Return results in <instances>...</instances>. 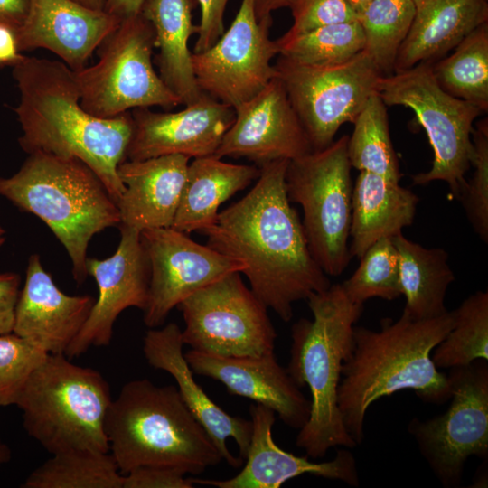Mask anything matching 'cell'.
<instances>
[{"instance_id": "6da1fadb", "label": "cell", "mask_w": 488, "mask_h": 488, "mask_svg": "<svg viewBox=\"0 0 488 488\" xmlns=\"http://www.w3.org/2000/svg\"><path fill=\"white\" fill-rule=\"evenodd\" d=\"M288 162L262 164L253 188L201 231L209 247L245 264L242 273L251 291L284 322L291 320L295 302L332 285L290 205L285 183Z\"/></svg>"}, {"instance_id": "9c48e42d", "label": "cell", "mask_w": 488, "mask_h": 488, "mask_svg": "<svg viewBox=\"0 0 488 488\" xmlns=\"http://www.w3.org/2000/svg\"><path fill=\"white\" fill-rule=\"evenodd\" d=\"M344 135L324 149L289 160L286 191L304 213V232L311 254L327 276H340L352 256V182Z\"/></svg>"}, {"instance_id": "cb8c5ba5", "label": "cell", "mask_w": 488, "mask_h": 488, "mask_svg": "<svg viewBox=\"0 0 488 488\" xmlns=\"http://www.w3.org/2000/svg\"><path fill=\"white\" fill-rule=\"evenodd\" d=\"M189 160L182 155H167L121 162L117 166V175L125 191L117 202L119 225L139 232L172 227Z\"/></svg>"}, {"instance_id": "52a82bcc", "label": "cell", "mask_w": 488, "mask_h": 488, "mask_svg": "<svg viewBox=\"0 0 488 488\" xmlns=\"http://www.w3.org/2000/svg\"><path fill=\"white\" fill-rule=\"evenodd\" d=\"M112 399L99 371L76 365L65 354H48L14 405L23 412L28 435L52 455L108 453L105 421Z\"/></svg>"}, {"instance_id": "277c9868", "label": "cell", "mask_w": 488, "mask_h": 488, "mask_svg": "<svg viewBox=\"0 0 488 488\" xmlns=\"http://www.w3.org/2000/svg\"><path fill=\"white\" fill-rule=\"evenodd\" d=\"M313 319H299L291 329L290 360L286 369L299 388L311 394L310 415L296 439L308 457L322 458L332 447L357 445L345 429L338 408L342 368L354 347L353 328L363 305L353 304L341 284L307 297Z\"/></svg>"}, {"instance_id": "f1b7e54d", "label": "cell", "mask_w": 488, "mask_h": 488, "mask_svg": "<svg viewBox=\"0 0 488 488\" xmlns=\"http://www.w3.org/2000/svg\"><path fill=\"white\" fill-rule=\"evenodd\" d=\"M399 258V277L405 311L413 319L445 314V297L455 274L448 253L442 248H425L402 232L392 237Z\"/></svg>"}, {"instance_id": "5b68a950", "label": "cell", "mask_w": 488, "mask_h": 488, "mask_svg": "<svg viewBox=\"0 0 488 488\" xmlns=\"http://www.w3.org/2000/svg\"><path fill=\"white\" fill-rule=\"evenodd\" d=\"M105 431L119 472L143 466L201 474L221 455L178 389L146 379L127 382L107 413Z\"/></svg>"}, {"instance_id": "83f0119b", "label": "cell", "mask_w": 488, "mask_h": 488, "mask_svg": "<svg viewBox=\"0 0 488 488\" xmlns=\"http://www.w3.org/2000/svg\"><path fill=\"white\" fill-rule=\"evenodd\" d=\"M141 14L154 27L160 78L183 104L196 102L204 93L197 84L188 46L191 35L198 33L192 22V0H145Z\"/></svg>"}, {"instance_id": "f6af8a7d", "label": "cell", "mask_w": 488, "mask_h": 488, "mask_svg": "<svg viewBox=\"0 0 488 488\" xmlns=\"http://www.w3.org/2000/svg\"><path fill=\"white\" fill-rule=\"evenodd\" d=\"M145 0H104L103 10L120 20L141 13Z\"/></svg>"}, {"instance_id": "3957f363", "label": "cell", "mask_w": 488, "mask_h": 488, "mask_svg": "<svg viewBox=\"0 0 488 488\" xmlns=\"http://www.w3.org/2000/svg\"><path fill=\"white\" fill-rule=\"evenodd\" d=\"M453 324V310L420 320L403 311L396 321L382 319L378 331L354 326V347L343 364L337 403L357 446L364 438L367 410L383 397L410 389L427 403L450 399L448 376L436 367L431 353Z\"/></svg>"}, {"instance_id": "7bdbcfd3", "label": "cell", "mask_w": 488, "mask_h": 488, "mask_svg": "<svg viewBox=\"0 0 488 488\" xmlns=\"http://www.w3.org/2000/svg\"><path fill=\"white\" fill-rule=\"evenodd\" d=\"M29 8V0H0V24L14 33L23 24Z\"/></svg>"}, {"instance_id": "d590c367", "label": "cell", "mask_w": 488, "mask_h": 488, "mask_svg": "<svg viewBox=\"0 0 488 488\" xmlns=\"http://www.w3.org/2000/svg\"><path fill=\"white\" fill-rule=\"evenodd\" d=\"M359 259L357 269L341 284L351 302L363 305L374 297L391 301L402 296L399 258L392 238L377 240Z\"/></svg>"}, {"instance_id": "5bb4252c", "label": "cell", "mask_w": 488, "mask_h": 488, "mask_svg": "<svg viewBox=\"0 0 488 488\" xmlns=\"http://www.w3.org/2000/svg\"><path fill=\"white\" fill-rule=\"evenodd\" d=\"M271 21H258L254 0H242L230 28L209 49L192 54L200 89L236 108L259 93L275 77L272 59L279 54L269 38Z\"/></svg>"}, {"instance_id": "e0dca14e", "label": "cell", "mask_w": 488, "mask_h": 488, "mask_svg": "<svg viewBox=\"0 0 488 488\" xmlns=\"http://www.w3.org/2000/svg\"><path fill=\"white\" fill-rule=\"evenodd\" d=\"M235 119L214 156L246 158L256 165L313 152L282 82L275 77L259 93L234 108Z\"/></svg>"}, {"instance_id": "ba28073f", "label": "cell", "mask_w": 488, "mask_h": 488, "mask_svg": "<svg viewBox=\"0 0 488 488\" xmlns=\"http://www.w3.org/2000/svg\"><path fill=\"white\" fill-rule=\"evenodd\" d=\"M154 48V27L141 13L122 19L98 47V61L73 71L83 108L110 118L134 108L183 104L155 72Z\"/></svg>"}, {"instance_id": "f546056e", "label": "cell", "mask_w": 488, "mask_h": 488, "mask_svg": "<svg viewBox=\"0 0 488 488\" xmlns=\"http://www.w3.org/2000/svg\"><path fill=\"white\" fill-rule=\"evenodd\" d=\"M431 69L439 86L483 112L488 109V22L481 24Z\"/></svg>"}, {"instance_id": "8d00e7d4", "label": "cell", "mask_w": 488, "mask_h": 488, "mask_svg": "<svg viewBox=\"0 0 488 488\" xmlns=\"http://www.w3.org/2000/svg\"><path fill=\"white\" fill-rule=\"evenodd\" d=\"M48 354L13 332L0 334V408L14 405L23 387Z\"/></svg>"}, {"instance_id": "4fadbf2b", "label": "cell", "mask_w": 488, "mask_h": 488, "mask_svg": "<svg viewBox=\"0 0 488 488\" xmlns=\"http://www.w3.org/2000/svg\"><path fill=\"white\" fill-rule=\"evenodd\" d=\"M274 68L313 151L329 146L344 123H353L382 76L364 51L333 66L301 65L280 55Z\"/></svg>"}, {"instance_id": "d6986e66", "label": "cell", "mask_w": 488, "mask_h": 488, "mask_svg": "<svg viewBox=\"0 0 488 488\" xmlns=\"http://www.w3.org/2000/svg\"><path fill=\"white\" fill-rule=\"evenodd\" d=\"M249 414L251 436L242 470L225 480L193 477L194 484L217 488H279L286 482L308 474L359 486L356 460L346 447L338 449L330 461L312 462L307 455L297 456L277 446L272 436L276 420L273 410L255 403L250 405Z\"/></svg>"}, {"instance_id": "d6a6232c", "label": "cell", "mask_w": 488, "mask_h": 488, "mask_svg": "<svg viewBox=\"0 0 488 488\" xmlns=\"http://www.w3.org/2000/svg\"><path fill=\"white\" fill-rule=\"evenodd\" d=\"M416 14L412 0H372L357 14L364 37V52L382 76L394 73L399 50Z\"/></svg>"}, {"instance_id": "b9f144b4", "label": "cell", "mask_w": 488, "mask_h": 488, "mask_svg": "<svg viewBox=\"0 0 488 488\" xmlns=\"http://www.w3.org/2000/svg\"><path fill=\"white\" fill-rule=\"evenodd\" d=\"M21 277L14 272L0 273V334L12 333L20 295Z\"/></svg>"}, {"instance_id": "7dc6e473", "label": "cell", "mask_w": 488, "mask_h": 488, "mask_svg": "<svg viewBox=\"0 0 488 488\" xmlns=\"http://www.w3.org/2000/svg\"><path fill=\"white\" fill-rule=\"evenodd\" d=\"M12 458V451L8 445L0 437V465L8 463Z\"/></svg>"}, {"instance_id": "ac0fdd59", "label": "cell", "mask_w": 488, "mask_h": 488, "mask_svg": "<svg viewBox=\"0 0 488 488\" xmlns=\"http://www.w3.org/2000/svg\"><path fill=\"white\" fill-rule=\"evenodd\" d=\"M133 129L126 160H145L167 155L189 158L214 155L235 119V111L207 94L177 112H131Z\"/></svg>"}, {"instance_id": "4dcf8cb0", "label": "cell", "mask_w": 488, "mask_h": 488, "mask_svg": "<svg viewBox=\"0 0 488 488\" xmlns=\"http://www.w3.org/2000/svg\"><path fill=\"white\" fill-rule=\"evenodd\" d=\"M123 474L108 453L72 450L52 455L23 488H122Z\"/></svg>"}, {"instance_id": "681fc988", "label": "cell", "mask_w": 488, "mask_h": 488, "mask_svg": "<svg viewBox=\"0 0 488 488\" xmlns=\"http://www.w3.org/2000/svg\"><path fill=\"white\" fill-rule=\"evenodd\" d=\"M346 3L354 10L356 14L366 7L372 0H345Z\"/></svg>"}, {"instance_id": "603a6c76", "label": "cell", "mask_w": 488, "mask_h": 488, "mask_svg": "<svg viewBox=\"0 0 488 488\" xmlns=\"http://www.w3.org/2000/svg\"><path fill=\"white\" fill-rule=\"evenodd\" d=\"M95 301L89 295L70 296L60 290L40 256L33 254L17 301L13 333L49 354H65Z\"/></svg>"}, {"instance_id": "f907efd6", "label": "cell", "mask_w": 488, "mask_h": 488, "mask_svg": "<svg viewBox=\"0 0 488 488\" xmlns=\"http://www.w3.org/2000/svg\"><path fill=\"white\" fill-rule=\"evenodd\" d=\"M5 241V230L0 225V248L4 245Z\"/></svg>"}, {"instance_id": "484cf974", "label": "cell", "mask_w": 488, "mask_h": 488, "mask_svg": "<svg viewBox=\"0 0 488 488\" xmlns=\"http://www.w3.org/2000/svg\"><path fill=\"white\" fill-rule=\"evenodd\" d=\"M418 197L399 183L361 171L352 187L350 254L360 258L383 238H392L415 218Z\"/></svg>"}, {"instance_id": "60d3db41", "label": "cell", "mask_w": 488, "mask_h": 488, "mask_svg": "<svg viewBox=\"0 0 488 488\" xmlns=\"http://www.w3.org/2000/svg\"><path fill=\"white\" fill-rule=\"evenodd\" d=\"M201 6V22L193 53L211 47L224 33V13L229 0H197Z\"/></svg>"}, {"instance_id": "f35d334b", "label": "cell", "mask_w": 488, "mask_h": 488, "mask_svg": "<svg viewBox=\"0 0 488 488\" xmlns=\"http://www.w3.org/2000/svg\"><path fill=\"white\" fill-rule=\"evenodd\" d=\"M286 6L293 16V24L286 35L357 20L356 13L345 0H288Z\"/></svg>"}, {"instance_id": "44dd1931", "label": "cell", "mask_w": 488, "mask_h": 488, "mask_svg": "<svg viewBox=\"0 0 488 488\" xmlns=\"http://www.w3.org/2000/svg\"><path fill=\"white\" fill-rule=\"evenodd\" d=\"M120 21L74 0H29L26 17L14 33L20 52L46 49L77 71Z\"/></svg>"}, {"instance_id": "7402d4cb", "label": "cell", "mask_w": 488, "mask_h": 488, "mask_svg": "<svg viewBox=\"0 0 488 488\" xmlns=\"http://www.w3.org/2000/svg\"><path fill=\"white\" fill-rule=\"evenodd\" d=\"M184 356L194 373L220 381L232 395L270 408L286 426L300 429L307 422L310 400L277 362L275 352L224 357L191 349Z\"/></svg>"}, {"instance_id": "ffe728a7", "label": "cell", "mask_w": 488, "mask_h": 488, "mask_svg": "<svg viewBox=\"0 0 488 488\" xmlns=\"http://www.w3.org/2000/svg\"><path fill=\"white\" fill-rule=\"evenodd\" d=\"M182 330L174 323L161 329L150 328L144 337L143 352L147 362L168 372L175 380L184 404L203 427L232 467L242 465L251 436V422L228 414L195 381L183 352Z\"/></svg>"}, {"instance_id": "74e56055", "label": "cell", "mask_w": 488, "mask_h": 488, "mask_svg": "<svg viewBox=\"0 0 488 488\" xmlns=\"http://www.w3.org/2000/svg\"><path fill=\"white\" fill-rule=\"evenodd\" d=\"M474 171L458 197L474 231L488 241V122L482 120L472 132Z\"/></svg>"}, {"instance_id": "ee69618b", "label": "cell", "mask_w": 488, "mask_h": 488, "mask_svg": "<svg viewBox=\"0 0 488 488\" xmlns=\"http://www.w3.org/2000/svg\"><path fill=\"white\" fill-rule=\"evenodd\" d=\"M22 57L14 32L0 24V66H13Z\"/></svg>"}, {"instance_id": "816d5d0a", "label": "cell", "mask_w": 488, "mask_h": 488, "mask_svg": "<svg viewBox=\"0 0 488 488\" xmlns=\"http://www.w3.org/2000/svg\"><path fill=\"white\" fill-rule=\"evenodd\" d=\"M415 4V5H417L421 0H412Z\"/></svg>"}, {"instance_id": "2e32d148", "label": "cell", "mask_w": 488, "mask_h": 488, "mask_svg": "<svg viewBox=\"0 0 488 488\" xmlns=\"http://www.w3.org/2000/svg\"><path fill=\"white\" fill-rule=\"evenodd\" d=\"M120 241L108 258H88V275L94 277L99 296L82 329L68 347L69 359L79 357L90 347L108 346L117 316L128 307L145 310L149 291L150 266L140 232L118 225Z\"/></svg>"}, {"instance_id": "8992f818", "label": "cell", "mask_w": 488, "mask_h": 488, "mask_svg": "<svg viewBox=\"0 0 488 488\" xmlns=\"http://www.w3.org/2000/svg\"><path fill=\"white\" fill-rule=\"evenodd\" d=\"M0 196L41 219L67 250L74 280L88 273L92 237L120 224L117 206L99 176L82 161L43 152L29 154L10 177H0Z\"/></svg>"}, {"instance_id": "bcb514c9", "label": "cell", "mask_w": 488, "mask_h": 488, "mask_svg": "<svg viewBox=\"0 0 488 488\" xmlns=\"http://www.w3.org/2000/svg\"><path fill=\"white\" fill-rule=\"evenodd\" d=\"M288 0H254L255 14L258 21H271V13L286 7Z\"/></svg>"}, {"instance_id": "30bf717a", "label": "cell", "mask_w": 488, "mask_h": 488, "mask_svg": "<svg viewBox=\"0 0 488 488\" xmlns=\"http://www.w3.org/2000/svg\"><path fill=\"white\" fill-rule=\"evenodd\" d=\"M431 65L420 62L380 76L376 92L385 105L411 108L427 133L434 152L432 166L427 172L415 174L413 183L443 181L453 197L458 199L471 164L473 124L483 111L445 91L435 79Z\"/></svg>"}, {"instance_id": "1f68e13d", "label": "cell", "mask_w": 488, "mask_h": 488, "mask_svg": "<svg viewBox=\"0 0 488 488\" xmlns=\"http://www.w3.org/2000/svg\"><path fill=\"white\" fill-rule=\"evenodd\" d=\"M347 144L352 167L399 183L401 174L390 139L386 105L372 93L353 121Z\"/></svg>"}, {"instance_id": "8fae6325", "label": "cell", "mask_w": 488, "mask_h": 488, "mask_svg": "<svg viewBox=\"0 0 488 488\" xmlns=\"http://www.w3.org/2000/svg\"><path fill=\"white\" fill-rule=\"evenodd\" d=\"M177 307L185 324L184 344L224 357H258L274 352L276 330L267 307L230 273L197 290Z\"/></svg>"}, {"instance_id": "ab89813d", "label": "cell", "mask_w": 488, "mask_h": 488, "mask_svg": "<svg viewBox=\"0 0 488 488\" xmlns=\"http://www.w3.org/2000/svg\"><path fill=\"white\" fill-rule=\"evenodd\" d=\"M173 468L143 466L123 475L122 488H192V477Z\"/></svg>"}, {"instance_id": "7a4b0ae2", "label": "cell", "mask_w": 488, "mask_h": 488, "mask_svg": "<svg viewBox=\"0 0 488 488\" xmlns=\"http://www.w3.org/2000/svg\"><path fill=\"white\" fill-rule=\"evenodd\" d=\"M20 92L14 108L22 135L18 139L28 155L43 152L74 157L85 163L117 202L125 186L117 175L126 160L133 120L127 111L110 118L87 112L71 70L61 61L31 56L13 65Z\"/></svg>"}, {"instance_id": "e575fe53", "label": "cell", "mask_w": 488, "mask_h": 488, "mask_svg": "<svg viewBox=\"0 0 488 488\" xmlns=\"http://www.w3.org/2000/svg\"><path fill=\"white\" fill-rule=\"evenodd\" d=\"M279 55L301 65L333 66L343 63L364 50L362 28L354 20L323 26L277 41Z\"/></svg>"}, {"instance_id": "7c38bea8", "label": "cell", "mask_w": 488, "mask_h": 488, "mask_svg": "<svg viewBox=\"0 0 488 488\" xmlns=\"http://www.w3.org/2000/svg\"><path fill=\"white\" fill-rule=\"evenodd\" d=\"M451 403L441 415L408 427L439 483L457 488L466 460L488 456V365L485 360L449 369Z\"/></svg>"}, {"instance_id": "d4e9b609", "label": "cell", "mask_w": 488, "mask_h": 488, "mask_svg": "<svg viewBox=\"0 0 488 488\" xmlns=\"http://www.w3.org/2000/svg\"><path fill=\"white\" fill-rule=\"evenodd\" d=\"M488 22V0H421L401 44L394 72L431 62Z\"/></svg>"}, {"instance_id": "c3c4849f", "label": "cell", "mask_w": 488, "mask_h": 488, "mask_svg": "<svg viewBox=\"0 0 488 488\" xmlns=\"http://www.w3.org/2000/svg\"><path fill=\"white\" fill-rule=\"evenodd\" d=\"M75 2L95 10H103L104 0H74Z\"/></svg>"}, {"instance_id": "9a60e30c", "label": "cell", "mask_w": 488, "mask_h": 488, "mask_svg": "<svg viewBox=\"0 0 488 488\" xmlns=\"http://www.w3.org/2000/svg\"><path fill=\"white\" fill-rule=\"evenodd\" d=\"M150 266V282L144 323L162 325L183 300L205 286L232 273H242L245 264L192 240L173 228L140 232Z\"/></svg>"}, {"instance_id": "4316f807", "label": "cell", "mask_w": 488, "mask_h": 488, "mask_svg": "<svg viewBox=\"0 0 488 488\" xmlns=\"http://www.w3.org/2000/svg\"><path fill=\"white\" fill-rule=\"evenodd\" d=\"M260 174L254 164H235L214 155L195 158L188 164L173 229L201 232L212 225L220 206L236 192L244 190Z\"/></svg>"}, {"instance_id": "836d02e7", "label": "cell", "mask_w": 488, "mask_h": 488, "mask_svg": "<svg viewBox=\"0 0 488 488\" xmlns=\"http://www.w3.org/2000/svg\"><path fill=\"white\" fill-rule=\"evenodd\" d=\"M453 313L451 330L431 354L436 367L451 369L488 361V292L470 295Z\"/></svg>"}]
</instances>
